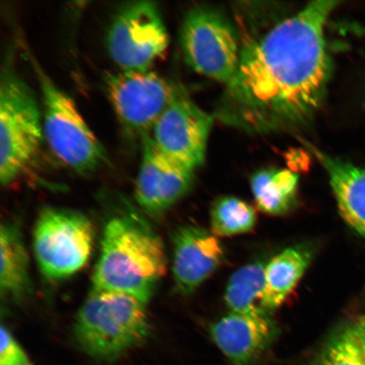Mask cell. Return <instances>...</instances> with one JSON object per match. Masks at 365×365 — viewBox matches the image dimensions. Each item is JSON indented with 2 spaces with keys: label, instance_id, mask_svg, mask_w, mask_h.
Segmentation results:
<instances>
[{
  "label": "cell",
  "instance_id": "obj_1",
  "mask_svg": "<svg viewBox=\"0 0 365 365\" xmlns=\"http://www.w3.org/2000/svg\"><path fill=\"white\" fill-rule=\"evenodd\" d=\"M339 1L310 2L241 46L238 68L215 116L250 134L290 130L312 120L331 71L325 27Z\"/></svg>",
  "mask_w": 365,
  "mask_h": 365
},
{
  "label": "cell",
  "instance_id": "obj_2",
  "mask_svg": "<svg viewBox=\"0 0 365 365\" xmlns=\"http://www.w3.org/2000/svg\"><path fill=\"white\" fill-rule=\"evenodd\" d=\"M167 266L162 240L143 217L129 209L105 223L93 289L120 292L148 304Z\"/></svg>",
  "mask_w": 365,
  "mask_h": 365
},
{
  "label": "cell",
  "instance_id": "obj_3",
  "mask_svg": "<svg viewBox=\"0 0 365 365\" xmlns=\"http://www.w3.org/2000/svg\"><path fill=\"white\" fill-rule=\"evenodd\" d=\"M73 332L90 357L113 361L148 339L147 303L120 292L93 289L76 314Z\"/></svg>",
  "mask_w": 365,
  "mask_h": 365
},
{
  "label": "cell",
  "instance_id": "obj_4",
  "mask_svg": "<svg viewBox=\"0 0 365 365\" xmlns=\"http://www.w3.org/2000/svg\"><path fill=\"white\" fill-rule=\"evenodd\" d=\"M43 116L34 91L6 62L0 79V182L19 179L39 153Z\"/></svg>",
  "mask_w": 365,
  "mask_h": 365
},
{
  "label": "cell",
  "instance_id": "obj_5",
  "mask_svg": "<svg viewBox=\"0 0 365 365\" xmlns=\"http://www.w3.org/2000/svg\"><path fill=\"white\" fill-rule=\"evenodd\" d=\"M38 77L43 105V136L52 153L81 175L99 170L108 162V154L91 130L70 96L56 86L31 58Z\"/></svg>",
  "mask_w": 365,
  "mask_h": 365
},
{
  "label": "cell",
  "instance_id": "obj_6",
  "mask_svg": "<svg viewBox=\"0 0 365 365\" xmlns=\"http://www.w3.org/2000/svg\"><path fill=\"white\" fill-rule=\"evenodd\" d=\"M94 237L93 222L83 213L44 208L34 231V250L40 271L49 280L74 275L89 261Z\"/></svg>",
  "mask_w": 365,
  "mask_h": 365
},
{
  "label": "cell",
  "instance_id": "obj_7",
  "mask_svg": "<svg viewBox=\"0 0 365 365\" xmlns=\"http://www.w3.org/2000/svg\"><path fill=\"white\" fill-rule=\"evenodd\" d=\"M180 44L186 63L199 74L225 86L235 75L241 52L238 35L216 9H191L182 21Z\"/></svg>",
  "mask_w": 365,
  "mask_h": 365
},
{
  "label": "cell",
  "instance_id": "obj_8",
  "mask_svg": "<svg viewBox=\"0 0 365 365\" xmlns=\"http://www.w3.org/2000/svg\"><path fill=\"white\" fill-rule=\"evenodd\" d=\"M170 38L157 4L132 1L117 11L106 36L109 56L123 71H147L161 58Z\"/></svg>",
  "mask_w": 365,
  "mask_h": 365
},
{
  "label": "cell",
  "instance_id": "obj_9",
  "mask_svg": "<svg viewBox=\"0 0 365 365\" xmlns=\"http://www.w3.org/2000/svg\"><path fill=\"white\" fill-rule=\"evenodd\" d=\"M105 85L122 126L130 135L143 140L150 135L180 89L150 70L108 74Z\"/></svg>",
  "mask_w": 365,
  "mask_h": 365
},
{
  "label": "cell",
  "instance_id": "obj_10",
  "mask_svg": "<svg viewBox=\"0 0 365 365\" xmlns=\"http://www.w3.org/2000/svg\"><path fill=\"white\" fill-rule=\"evenodd\" d=\"M212 123L213 117L180 88L150 136L160 152L195 171L204 163Z\"/></svg>",
  "mask_w": 365,
  "mask_h": 365
},
{
  "label": "cell",
  "instance_id": "obj_11",
  "mask_svg": "<svg viewBox=\"0 0 365 365\" xmlns=\"http://www.w3.org/2000/svg\"><path fill=\"white\" fill-rule=\"evenodd\" d=\"M194 172L160 152L150 136L145 137L135 181L137 203L152 215L167 211L188 192Z\"/></svg>",
  "mask_w": 365,
  "mask_h": 365
},
{
  "label": "cell",
  "instance_id": "obj_12",
  "mask_svg": "<svg viewBox=\"0 0 365 365\" xmlns=\"http://www.w3.org/2000/svg\"><path fill=\"white\" fill-rule=\"evenodd\" d=\"M212 339L234 365H252L277 339L278 327L270 313L230 312L211 327Z\"/></svg>",
  "mask_w": 365,
  "mask_h": 365
},
{
  "label": "cell",
  "instance_id": "obj_13",
  "mask_svg": "<svg viewBox=\"0 0 365 365\" xmlns=\"http://www.w3.org/2000/svg\"><path fill=\"white\" fill-rule=\"evenodd\" d=\"M225 258L217 237L203 228L184 226L173 236V276L176 289L190 294L220 266Z\"/></svg>",
  "mask_w": 365,
  "mask_h": 365
},
{
  "label": "cell",
  "instance_id": "obj_14",
  "mask_svg": "<svg viewBox=\"0 0 365 365\" xmlns=\"http://www.w3.org/2000/svg\"><path fill=\"white\" fill-rule=\"evenodd\" d=\"M325 168L342 218L365 239V170L308 144Z\"/></svg>",
  "mask_w": 365,
  "mask_h": 365
},
{
  "label": "cell",
  "instance_id": "obj_15",
  "mask_svg": "<svg viewBox=\"0 0 365 365\" xmlns=\"http://www.w3.org/2000/svg\"><path fill=\"white\" fill-rule=\"evenodd\" d=\"M313 257L305 245L287 248L266 264L262 307L271 313L281 307L307 272Z\"/></svg>",
  "mask_w": 365,
  "mask_h": 365
},
{
  "label": "cell",
  "instance_id": "obj_16",
  "mask_svg": "<svg viewBox=\"0 0 365 365\" xmlns=\"http://www.w3.org/2000/svg\"><path fill=\"white\" fill-rule=\"evenodd\" d=\"M0 289L13 300L26 298L31 291L29 257L19 227L2 222L0 227Z\"/></svg>",
  "mask_w": 365,
  "mask_h": 365
},
{
  "label": "cell",
  "instance_id": "obj_17",
  "mask_svg": "<svg viewBox=\"0 0 365 365\" xmlns=\"http://www.w3.org/2000/svg\"><path fill=\"white\" fill-rule=\"evenodd\" d=\"M251 190L262 212L279 216L294 207L299 175L287 170H264L251 177Z\"/></svg>",
  "mask_w": 365,
  "mask_h": 365
},
{
  "label": "cell",
  "instance_id": "obj_18",
  "mask_svg": "<svg viewBox=\"0 0 365 365\" xmlns=\"http://www.w3.org/2000/svg\"><path fill=\"white\" fill-rule=\"evenodd\" d=\"M312 365H365V317L350 319L333 331Z\"/></svg>",
  "mask_w": 365,
  "mask_h": 365
},
{
  "label": "cell",
  "instance_id": "obj_19",
  "mask_svg": "<svg viewBox=\"0 0 365 365\" xmlns=\"http://www.w3.org/2000/svg\"><path fill=\"white\" fill-rule=\"evenodd\" d=\"M266 264H248L232 274L225 295V304L231 312L268 313L262 307Z\"/></svg>",
  "mask_w": 365,
  "mask_h": 365
},
{
  "label": "cell",
  "instance_id": "obj_20",
  "mask_svg": "<svg viewBox=\"0 0 365 365\" xmlns=\"http://www.w3.org/2000/svg\"><path fill=\"white\" fill-rule=\"evenodd\" d=\"M257 222V214L247 202L234 196H225L217 200L211 211L212 234L231 237L245 234Z\"/></svg>",
  "mask_w": 365,
  "mask_h": 365
},
{
  "label": "cell",
  "instance_id": "obj_21",
  "mask_svg": "<svg viewBox=\"0 0 365 365\" xmlns=\"http://www.w3.org/2000/svg\"><path fill=\"white\" fill-rule=\"evenodd\" d=\"M0 334V365H34L8 327L2 325Z\"/></svg>",
  "mask_w": 365,
  "mask_h": 365
}]
</instances>
